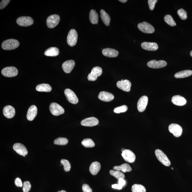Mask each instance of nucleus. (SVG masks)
<instances>
[{
    "mask_svg": "<svg viewBox=\"0 0 192 192\" xmlns=\"http://www.w3.org/2000/svg\"><path fill=\"white\" fill-rule=\"evenodd\" d=\"M50 110L53 115L56 116L62 115L65 113L64 109L56 103H53L50 104Z\"/></svg>",
    "mask_w": 192,
    "mask_h": 192,
    "instance_id": "obj_4",
    "label": "nucleus"
},
{
    "mask_svg": "<svg viewBox=\"0 0 192 192\" xmlns=\"http://www.w3.org/2000/svg\"><path fill=\"white\" fill-rule=\"evenodd\" d=\"M61 163L63 165L65 171L67 172L70 170L71 168V164L69 163L68 160L62 159L61 160Z\"/></svg>",
    "mask_w": 192,
    "mask_h": 192,
    "instance_id": "obj_37",
    "label": "nucleus"
},
{
    "mask_svg": "<svg viewBox=\"0 0 192 192\" xmlns=\"http://www.w3.org/2000/svg\"><path fill=\"white\" fill-rule=\"evenodd\" d=\"M37 113V109L34 105H32L28 110L27 114V118L30 121H33Z\"/></svg>",
    "mask_w": 192,
    "mask_h": 192,
    "instance_id": "obj_22",
    "label": "nucleus"
},
{
    "mask_svg": "<svg viewBox=\"0 0 192 192\" xmlns=\"http://www.w3.org/2000/svg\"><path fill=\"white\" fill-rule=\"evenodd\" d=\"M102 53L105 56L108 58H116L119 54V52L117 50L111 48H106L103 49Z\"/></svg>",
    "mask_w": 192,
    "mask_h": 192,
    "instance_id": "obj_24",
    "label": "nucleus"
},
{
    "mask_svg": "<svg viewBox=\"0 0 192 192\" xmlns=\"http://www.w3.org/2000/svg\"><path fill=\"white\" fill-rule=\"evenodd\" d=\"M113 169L115 170L121 171L124 173L131 172L132 169L129 164L124 163L120 166H114Z\"/></svg>",
    "mask_w": 192,
    "mask_h": 192,
    "instance_id": "obj_27",
    "label": "nucleus"
},
{
    "mask_svg": "<svg viewBox=\"0 0 192 192\" xmlns=\"http://www.w3.org/2000/svg\"><path fill=\"white\" fill-rule=\"evenodd\" d=\"M2 74L4 76L6 77H14L18 75V70L15 67H6L2 71Z\"/></svg>",
    "mask_w": 192,
    "mask_h": 192,
    "instance_id": "obj_8",
    "label": "nucleus"
},
{
    "mask_svg": "<svg viewBox=\"0 0 192 192\" xmlns=\"http://www.w3.org/2000/svg\"><path fill=\"white\" fill-rule=\"evenodd\" d=\"M3 113L4 116L8 119H11L16 115L15 109L11 105H7L4 107Z\"/></svg>",
    "mask_w": 192,
    "mask_h": 192,
    "instance_id": "obj_18",
    "label": "nucleus"
},
{
    "mask_svg": "<svg viewBox=\"0 0 192 192\" xmlns=\"http://www.w3.org/2000/svg\"><path fill=\"white\" fill-rule=\"evenodd\" d=\"M148 103V98L146 96H143L139 99L138 103V109L140 112L144 111Z\"/></svg>",
    "mask_w": 192,
    "mask_h": 192,
    "instance_id": "obj_17",
    "label": "nucleus"
},
{
    "mask_svg": "<svg viewBox=\"0 0 192 192\" xmlns=\"http://www.w3.org/2000/svg\"><path fill=\"white\" fill-rule=\"evenodd\" d=\"M68 141L66 138H59L55 140L54 141V144L59 145H66L68 144Z\"/></svg>",
    "mask_w": 192,
    "mask_h": 192,
    "instance_id": "obj_36",
    "label": "nucleus"
},
{
    "mask_svg": "<svg viewBox=\"0 0 192 192\" xmlns=\"http://www.w3.org/2000/svg\"><path fill=\"white\" fill-rule=\"evenodd\" d=\"M36 89L39 92H49L51 91L52 88L49 84H41L37 85Z\"/></svg>",
    "mask_w": 192,
    "mask_h": 192,
    "instance_id": "obj_28",
    "label": "nucleus"
},
{
    "mask_svg": "<svg viewBox=\"0 0 192 192\" xmlns=\"http://www.w3.org/2000/svg\"><path fill=\"white\" fill-rule=\"evenodd\" d=\"M110 173L111 176H114L118 180L120 179H124L125 178V176L124 174L119 170H110Z\"/></svg>",
    "mask_w": 192,
    "mask_h": 192,
    "instance_id": "obj_32",
    "label": "nucleus"
},
{
    "mask_svg": "<svg viewBox=\"0 0 192 192\" xmlns=\"http://www.w3.org/2000/svg\"><path fill=\"white\" fill-rule=\"evenodd\" d=\"M10 1V0H2L0 3V9H2L7 6L9 3Z\"/></svg>",
    "mask_w": 192,
    "mask_h": 192,
    "instance_id": "obj_42",
    "label": "nucleus"
},
{
    "mask_svg": "<svg viewBox=\"0 0 192 192\" xmlns=\"http://www.w3.org/2000/svg\"><path fill=\"white\" fill-rule=\"evenodd\" d=\"M119 1L122 3H125L127 1V0H119Z\"/></svg>",
    "mask_w": 192,
    "mask_h": 192,
    "instance_id": "obj_47",
    "label": "nucleus"
},
{
    "mask_svg": "<svg viewBox=\"0 0 192 192\" xmlns=\"http://www.w3.org/2000/svg\"><path fill=\"white\" fill-rule=\"evenodd\" d=\"M15 183L16 187H23V184L22 180L19 178H17L15 180Z\"/></svg>",
    "mask_w": 192,
    "mask_h": 192,
    "instance_id": "obj_44",
    "label": "nucleus"
},
{
    "mask_svg": "<svg viewBox=\"0 0 192 192\" xmlns=\"http://www.w3.org/2000/svg\"><path fill=\"white\" fill-rule=\"evenodd\" d=\"M31 185L29 181H25L23 183V190L24 192H28L30 190Z\"/></svg>",
    "mask_w": 192,
    "mask_h": 192,
    "instance_id": "obj_40",
    "label": "nucleus"
},
{
    "mask_svg": "<svg viewBox=\"0 0 192 192\" xmlns=\"http://www.w3.org/2000/svg\"><path fill=\"white\" fill-rule=\"evenodd\" d=\"M178 14L179 17L183 20L187 19V12L183 9H180L178 10Z\"/></svg>",
    "mask_w": 192,
    "mask_h": 192,
    "instance_id": "obj_39",
    "label": "nucleus"
},
{
    "mask_svg": "<svg viewBox=\"0 0 192 192\" xmlns=\"http://www.w3.org/2000/svg\"><path fill=\"white\" fill-rule=\"evenodd\" d=\"M78 33L75 29H72L69 31L67 37V43L71 47L76 45L78 40Z\"/></svg>",
    "mask_w": 192,
    "mask_h": 192,
    "instance_id": "obj_3",
    "label": "nucleus"
},
{
    "mask_svg": "<svg viewBox=\"0 0 192 192\" xmlns=\"http://www.w3.org/2000/svg\"><path fill=\"white\" fill-rule=\"evenodd\" d=\"M65 94L67 100L72 104H75L79 102V99L72 90L67 89L65 90Z\"/></svg>",
    "mask_w": 192,
    "mask_h": 192,
    "instance_id": "obj_9",
    "label": "nucleus"
},
{
    "mask_svg": "<svg viewBox=\"0 0 192 192\" xmlns=\"http://www.w3.org/2000/svg\"><path fill=\"white\" fill-rule=\"evenodd\" d=\"M118 184L123 187L126 184V181L124 179H120L118 180Z\"/></svg>",
    "mask_w": 192,
    "mask_h": 192,
    "instance_id": "obj_45",
    "label": "nucleus"
},
{
    "mask_svg": "<svg viewBox=\"0 0 192 192\" xmlns=\"http://www.w3.org/2000/svg\"><path fill=\"white\" fill-rule=\"evenodd\" d=\"M172 102L173 104L177 106H183L187 103V100L183 97L177 95L173 97Z\"/></svg>",
    "mask_w": 192,
    "mask_h": 192,
    "instance_id": "obj_23",
    "label": "nucleus"
},
{
    "mask_svg": "<svg viewBox=\"0 0 192 192\" xmlns=\"http://www.w3.org/2000/svg\"><path fill=\"white\" fill-rule=\"evenodd\" d=\"M172 169L173 170V168L172 167Z\"/></svg>",
    "mask_w": 192,
    "mask_h": 192,
    "instance_id": "obj_51",
    "label": "nucleus"
},
{
    "mask_svg": "<svg viewBox=\"0 0 192 192\" xmlns=\"http://www.w3.org/2000/svg\"><path fill=\"white\" fill-rule=\"evenodd\" d=\"M138 27L139 30L145 33H152L155 31L154 27L149 23L145 22L139 23Z\"/></svg>",
    "mask_w": 192,
    "mask_h": 192,
    "instance_id": "obj_5",
    "label": "nucleus"
},
{
    "mask_svg": "<svg viewBox=\"0 0 192 192\" xmlns=\"http://www.w3.org/2000/svg\"><path fill=\"white\" fill-rule=\"evenodd\" d=\"M147 66L149 68L157 69L163 68L167 65V63L163 60L158 61L153 60L149 61L147 64Z\"/></svg>",
    "mask_w": 192,
    "mask_h": 192,
    "instance_id": "obj_13",
    "label": "nucleus"
},
{
    "mask_svg": "<svg viewBox=\"0 0 192 192\" xmlns=\"http://www.w3.org/2000/svg\"><path fill=\"white\" fill-rule=\"evenodd\" d=\"M102 69L99 67H96L93 68L88 77V81H94L97 79L98 77L102 75Z\"/></svg>",
    "mask_w": 192,
    "mask_h": 192,
    "instance_id": "obj_7",
    "label": "nucleus"
},
{
    "mask_svg": "<svg viewBox=\"0 0 192 192\" xmlns=\"http://www.w3.org/2000/svg\"><path fill=\"white\" fill-rule=\"evenodd\" d=\"M19 45V42L17 40L10 39L3 41L2 44V47L5 50H11L16 49Z\"/></svg>",
    "mask_w": 192,
    "mask_h": 192,
    "instance_id": "obj_1",
    "label": "nucleus"
},
{
    "mask_svg": "<svg viewBox=\"0 0 192 192\" xmlns=\"http://www.w3.org/2000/svg\"><path fill=\"white\" fill-rule=\"evenodd\" d=\"M128 107L125 105L116 107L114 109V112L117 113L125 112L127 111Z\"/></svg>",
    "mask_w": 192,
    "mask_h": 192,
    "instance_id": "obj_38",
    "label": "nucleus"
},
{
    "mask_svg": "<svg viewBox=\"0 0 192 192\" xmlns=\"http://www.w3.org/2000/svg\"><path fill=\"white\" fill-rule=\"evenodd\" d=\"M132 192H146V189L143 186L135 184L132 187Z\"/></svg>",
    "mask_w": 192,
    "mask_h": 192,
    "instance_id": "obj_33",
    "label": "nucleus"
},
{
    "mask_svg": "<svg viewBox=\"0 0 192 192\" xmlns=\"http://www.w3.org/2000/svg\"><path fill=\"white\" fill-rule=\"evenodd\" d=\"M82 144L86 148H92L95 146L94 141L90 138H86L82 141Z\"/></svg>",
    "mask_w": 192,
    "mask_h": 192,
    "instance_id": "obj_34",
    "label": "nucleus"
},
{
    "mask_svg": "<svg viewBox=\"0 0 192 192\" xmlns=\"http://www.w3.org/2000/svg\"><path fill=\"white\" fill-rule=\"evenodd\" d=\"M124 150H125V149H124V148L122 149H121L122 152H123Z\"/></svg>",
    "mask_w": 192,
    "mask_h": 192,
    "instance_id": "obj_50",
    "label": "nucleus"
},
{
    "mask_svg": "<svg viewBox=\"0 0 192 192\" xmlns=\"http://www.w3.org/2000/svg\"><path fill=\"white\" fill-rule=\"evenodd\" d=\"M192 75V71L187 70L179 72L177 73L174 75L176 79H183L190 76Z\"/></svg>",
    "mask_w": 192,
    "mask_h": 192,
    "instance_id": "obj_31",
    "label": "nucleus"
},
{
    "mask_svg": "<svg viewBox=\"0 0 192 192\" xmlns=\"http://www.w3.org/2000/svg\"><path fill=\"white\" fill-rule=\"evenodd\" d=\"M89 20L93 24H97L98 22V14L96 10H91L89 13Z\"/></svg>",
    "mask_w": 192,
    "mask_h": 192,
    "instance_id": "obj_30",
    "label": "nucleus"
},
{
    "mask_svg": "<svg viewBox=\"0 0 192 192\" xmlns=\"http://www.w3.org/2000/svg\"><path fill=\"white\" fill-rule=\"evenodd\" d=\"M112 187L113 188L118 190H121L122 188V187L119 184H113L112 185Z\"/></svg>",
    "mask_w": 192,
    "mask_h": 192,
    "instance_id": "obj_46",
    "label": "nucleus"
},
{
    "mask_svg": "<svg viewBox=\"0 0 192 192\" xmlns=\"http://www.w3.org/2000/svg\"><path fill=\"white\" fill-rule=\"evenodd\" d=\"M100 17L104 24L109 26L111 20L110 16L104 10H101L100 12Z\"/></svg>",
    "mask_w": 192,
    "mask_h": 192,
    "instance_id": "obj_26",
    "label": "nucleus"
},
{
    "mask_svg": "<svg viewBox=\"0 0 192 192\" xmlns=\"http://www.w3.org/2000/svg\"><path fill=\"white\" fill-rule=\"evenodd\" d=\"M98 97L101 100L105 102H110L114 98V96L113 94L105 91L100 92L98 95Z\"/></svg>",
    "mask_w": 192,
    "mask_h": 192,
    "instance_id": "obj_19",
    "label": "nucleus"
},
{
    "mask_svg": "<svg viewBox=\"0 0 192 192\" xmlns=\"http://www.w3.org/2000/svg\"><path fill=\"white\" fill-rule=\"evenodd\" d=\"M155 153L156 157L162 164L167 166H170L171 163L170 160L163 151L157 149L155 151Z\"/></svg>",
    "mask_w": 192,
    "mask_h": 192,
    "instance_id": "obj_2",
    "label": "nucleus"
},
{
    "mask_svg": "<svg viewBox=\"0 0 192 192\" xmlns=\"http://www.w3.org/2000/svg\"><path fill=\"white\" fill-rule=\"evenodd\" d=\"M157 1V0H148V3L150 9L152 10L154 9L155 4Z\"/></svg>",
    "mask_w": 192,
    "mask_h": 192,
    "instance_id": "obj_41",
    "label": "nucleus"
},
{
    "mask_svg": "<svg viewBox=\"0 0 192 192\" xmlns=\"http://www.w3.org/2000/svg\"><path fill=\"white\" fill-rule=\"evenodd\" d=\"M59 54V50L58 48L56 47L48 48L45 52V55L47 56H57Z\"/></svg>",
    "mask_w": 192,
    "mask_h": 192,
    "instance_id": "obj_29",
    "label": "nucleus"
},
{
    "mask_svg": "<svg viewBox=\"0 0 192 192\" xmlns=\"http://www.w3.org/2000/svg\"><path fill=\"white\" fill-rule=\"evenodd\" d=\"M122 157L125 161L128 163H133L135 161L136 155L133 152L129 149H125L122 152Z\"/></svg>",
    "mask_w": 192,
    "mask_h": 192,
    "instance_id": "obj_12",
    "label": "nucleus"
},
{
    "mask_svg": "<svg viewBox=\"0 0 192 192\" xmlns=\"http://www.w3.org/2000/svg\"><path fill=\"white\" fill-rule=\"evenodd\" d=\"M16 23L20 26L27 27L32 25L33 20L30 17L22 16L17 19Z\"/></svg>",
    "mask_w": 192,
    "mask_h": 192,
    "instance_id": "obj_11",
    "label": "nucleus"
},
{
    "mask_svg": "<svg viewBox=\"0 0 192 192\" xmlns=\"http://www.w3.org/2000/svg\"><path fill=\"white\" fill-rule=\"evenodd\" d=\"M169 130L171 133L176 138H178L181 136L182 134L183 129L181 127L179 124H170L169 126Z\"/></svg>",
    "mask_w": 192,
    "mask_h": 192,
    "instance_id": "obj_10",
    "label": "nucleus"
},
{
    "mask_svg": "<svg viewBox=\"0 0 192 192\" xmlns=\"http://www.w3.org/2000/svg\"><path fill=\"white\" fill-rule=\"evenodd\" d=\"M75 65L74 61L73 60H68L63 63L62 68L65 73H69L72 71Z\"/></svg>",
    "mask_w": 192,
    "mask_h": 192,
    "instance_id": "obj_20",
    "label": "nucleus"
},
{
    "mask_svg": "<svg viewBox=\"0 0 192 192\" xmlns=\"http://www.w3.org/2000/svg\"><path fill=\"white\" fill-rule=\"evenodd\" d=\"M82 190L83 192H92V189L86 184H84L82 186Z\"/></svg>",
    "mask_w": 192,
    "mask_h": 192,
    "instance_id": "obj_43",
    "label": "nucleus"
},
{
    "mask_svg": "<svg viewBox=\"0 0 192 192\" xmlns=\"http://www.w3.org/2000/svg\"><path fill=\"white\" fill-rule=\"evenodd\" d=\"M99 120L95 117H90L84 119L81 121V125L85 126L93 127L98 125Z\"/></svg>",
    "mask_w": 192,
    "mask_h": 192,
    "instance_id": "obj_16",
    "label": "nucleus"
},
{
    "mask_svg": "<svg viewBox=\"0 0 192 192\" xmlns=\"http://www.w3.org/2000/svg\"><path fill=\"white\" fill-rule=\"evenodd\" d=\"M60 19V16L57 14L52 15L48 17L46 20V23L48 28H54L58 25Z\"/></svg>",
    "mask_w": 192,
    "mask_h": 192,
    "instance_id": "obj_6",
    "label": "nucleus"
},
{
    "mask_svg": "<svg viewBox=\"0 0 192 192\" xmlns=\"http://www.w3.org/2000/svg\"><path fill=\"white\" fill-rule=\"evenodd\" d=\"M101 164L98 162H93L90 166L89 171L93 175H96L98 173L100 169Z\"/></svg>",
    "mask_w": 192,
    "mask_h": 192,
    "instance_id": "obj_25",
    "label": "nucleus"
},
{
    "mask_svg": "<svg viewBox=\"0 0 192 192\" xmlns=\"http://www.w3.org/2000/svg\"><path fill=\"white\" fill-rule=\"evenodd\" d=\"M190 56L192 57V51H191L190 53Z\"/></svg>",
    "mask_w": 192,
    "mask_h": 192,
    "instance_id": "obj_49",
    "label": "nucleus"
},
{
    "mask_svg": "<svg viewBox=\"0 0 192 192\" xmlns=\"http://www.w3.org/2000/svg\"><path fill=\"white\" fill-rule=\"evenodd\" d=\"M141 47L143 49L150 51H155L158 50V46L155 43H150V42H143L141 45Z\"/></svg>",
    "mask_w": 192,
    "mask_h": 192,
    "instance_id": "obj_21",
    "label": "nucleus"
},
{
    "mask_svg": "<svg viewBox=\"0 0 192 192\" xmlns=\"http://www.w3.org/2000/svg\"><path fill=\"white\" fill-rule=\"evenodd\" d=\"M58 192H67L65 190H61L60 191H58Z\"/></svg>",
    "mask_w": 192,
    "mask_h": 192,
    "instance_id": "obj_48",
    "label": "nucleus"
},
{
    "mask_svg": "<svg viewBox=\"0 0 192 192\" xmlns=\"http://www.w3.org/2000/svg\"><path fill=\"white\" fill-rule=\"evenodd\" d=\"M117 87L124 91L129 92L131 89V83L128 80H121V81H119L117 83Z\"/></svg>",
    "mask_w": 192,
    "mask_h": 192,
    "instance_id": "obj_14",
    "label": "nucleus"
},
{
    "mask_svg": "<svg viewBox=\"0 0 192 192\" xmlns=\"http://www.w3.org/2000/svg\"><path fill=\"white\" fill-rule=\"evenodd\" d=\"M164 20L165 22L170 26H174L176 25V23L173 19L169 15H167L164 16Z\"/></svg>",
    "mask_w": 192,
    "mask_h": 192,
    "instance_id": "obj_35",
    "label": "nucleus"
},
{
    "mask_svg": "<svg viewBox=\"0 0 192 192\" xmlns=\"http://www.w3.org/2000/svg\"><path fill=\"white\" fill-rule=\"evenodd\" d=\"M13 148L17 153L23 156V157H25V155H27L28 154V151L26 147L22 143H15L13 145Z\"/></svg>",
    "mask_w": 192,
    "mask_h": 192,
    "instance_id": "obj_15",
    "label": "nucleus"
}]
</instances>
